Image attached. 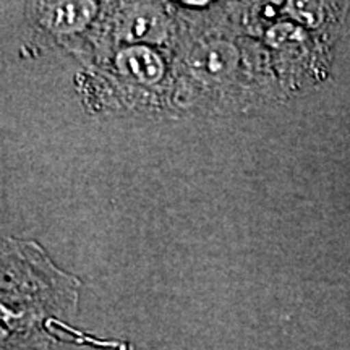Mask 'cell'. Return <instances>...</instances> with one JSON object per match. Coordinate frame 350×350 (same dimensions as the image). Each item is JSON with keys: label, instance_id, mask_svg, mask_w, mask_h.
<instances>
[{"label": "cell", "instance_id": "obj_1", "mask_svg": "<svg viewBox=\"0 0 350 350\" xmlns=\"http://www.w3.org/2000/svg\"><path fill=\"white\" fill-rule=\"evenodd\" d=\"M44 10V25L57 31H70L80 29L93 15L94 3L85 2H65V3H47Z\"/></svg>", "mask_w": 350, "mask_h": 350}, {"label": "cell", "instance_id": "obj_2", "mask_svg": "<svg viewBox=\"0 0 350 350\" xmlns=\"http://www.w3.org/2000/svg\"><path fill=\"white\" fill-rule=\"evenodd\" d=\"M152 55L154 54H151V52H146V51L126 52V54L120 57L122 68L130 70V73H133V75L139 78V80H146V81L156 80V78L161 75V70H163V67H148V64L150 65L159 64L157 57H154L151 62H148V59H151Z\"/></svg>", "mask_w": 350, "mask_h": 350}]
</instances>
